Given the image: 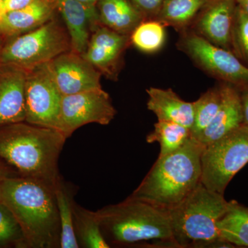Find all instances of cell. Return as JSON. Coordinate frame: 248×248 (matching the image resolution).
Here are the masks:
<instances>
[{
	"label": "cell",
	"mask_w": 248,
	"mask_h": 248,
	"mask_svg": "<svg viewBox=\"0 0 248 248\" xmlns=\"http://www.w3.org/2000/svg\"><path fill=\"white\" fill-rule=\"evenodd\" d=\"M67 138L55 129L26 122L0 127V159L20 177L52 189L62 179L58 162Z\"/></svg>",
	"instance_id": "1"
},
{
	"label": "cell",
	"mask_w": 248,
	"mask_h": 248,
	"mask_svg": "<svg viewBox=\"0 0 248 248\" xmlns=\"http://www.w3.org/2000/svg\"><path fill=\"white\" fill-rule=\"evenodd\" d=\"M0 202L22 228L28 248H61V225L53 189L32 179H0Z\"/></svg>",
	"instance_id": "2"
},
{
	"label": "cell",
	"mask_w": 248,
	"mask_h": 248,
	"mask_svg": "<svg viewBox=\"0 0 248 248\" xmlns=\"http://www.w3.org/2000/svg\"><path fill=\"white\" fill-rule=\"evenodd\" d=\"M203 148L192 137L177 151L159 156L130 197L163 210L172 208L200 184Z\"/></svg>",
	"instance_id": "3"
},
{
	"label": "cell",
	"mask_w": 248,
	"mask_h": 248,
	"mask_svg": "<svg viewBox=\"0 0 248 248\" xmlns=\"http://www.w3.org/2000/svg\"><path fill=\"white\" fill-rule=\"evenodd\" d=\"M96 213L110 246L155 241L159 246L178 248L167 210L129 196L124 202L103 207Z\"/></svg>",
	"instance_id": "4"
},
{
	"label": "cell",
	"mask_w": 248,
	"mask_h": 248,
	"mask_svg": "<svg viewBox=\"0 0 248 248\" xmlns=\"http://www.w3.org/2000/svg\"><path fill=\"white\" fill-rule=\"evenodd\" d=\"M228 205L224 195L200 183L182 202L168 210L178 248H236L220 237L217 228Z\"/></svg>",
	"instance_id": "5"
},
{
	"label": "cell",
	"mask_w": 248,
	"mask_h": 248,
	"mask_svg": "<svg viewBox=\"0 0 248 248\" xmlns=\"http://www.w3.org/2000/svg\"><path fill=\"white\" fill-rule=\"evenodd\" d=\"M71 51L69 36L57 16L42 26L6 40L0 62L30 69Z\"/></svg>",
	"instance_id": "6"
},
{
	"label": "cell",
	"mask_w": 248,
	"mask_h": 248,
	"mask_svg": "<svg viewBox=\"0 0 248 248\" xmlns=\"http://www.w3.org/2000/svg\"><path fill=\"white\" fill-rule=\"evenodd\" d=\"M248 164V127L241 125L204 146L201 183L224 195L233 177Z\"/></svg>",
	"instance_id": "7"
},
{
	"label": "cell",
	"mask_w": 248,
	"mask_h": 248,
	"mask_svg": "<svg viewBox=\"0 0 248 248\" xmlns=\"http://www.w3.org/2000/svg\"><path fill=\"white\" fill-rule=\"evenodd\" d=\"M177 47L200 69L220 82L236 87L248 85V66L232 52L210 43L193 31L180 32Z\"/></svg>",
	"instance_id": "8"
},
{
	"label": "cell",
	"mask_w": 248,
	"mask_h": 248,
	"mask_svg": "<svg viewBox=\"0 0 248 248\" xmlns=\"http://www.w3.org/2000/svg\"><path fill=\"white\" fill-rule=\"evenodd\" d=\"M62 97L48 63L27 70L26 122L59 130Z\"/></svg>",
	"instance_id": "9"
},
{
	"label": "cell",
	"mask_w": 248,
	"mask_h": 248,
	"mask_svg": "<svg viewBox=\"0 0 248 248\" xmlns=\"http://www.w3.org/2000/svg\"><path fill=\"white\" fill-rule=\"evenodd\" d=\"M116 114L110 95L102 88L64 95L62 97L59 130L68 139L86 124L108 125Z\"/></svg>",
	"instance_id": "10"
},
{
	"label": "cell",
	"mask_w": 248,
	"mask_h": 248,
	"mask_svg": "<svg viewBox=\"0 0 248 248\" xmlns=\"http://www.w3.org/2000/svg\"><path fill=\"white\" fill-rule=\"evenodd\" d=\"M48 65L63 96L102 88V73L82 55L71 50L54 58Z\"/></svg>",
	"instance_id": "11"
},
{
	"label": "cell",
	"mask_w": 248,
	"mask_h": 248,
	"mask_svg": "<svg viewBox=\"0 0 248 248\" xmlns=\"http://www.w3.org/2000/svg\"><path fill=\"white\" fill-rule=\"evenodd\" d=\"M131 44L130 35L98 26L91 34L89 46L82 55L108 79H117L125 49Z\"/></svg>",
	"instance_id": "12"
},
{
	"label": "cell",
	"mask_w": 248,
	"mask_h": 248,
	"mask_svg": "<svg viewBox=\"0 0 248 248\" xmlns=\"http://www.w3.org/2000/svg\"><path fill=\"white\" fill-rule=\"evenodd\" d=\"M236 9V0H209L190 29L210 43L232 52Z\"/></svg>",
	"instance_id": "13"
},
{
	"label": "cell",
	"mask_w": 248,
	"mask_h": 248,
	"mask_svg": "<svg viewBox=\"0 0 248 248\" xmlns=\"http://www.w3.org/2000/svg\"><path fill=\"white\" fill-rule=\"evenodd\" d=\"M62 16L69 36L71 50L79 55L86 53L93 31L101 25L97 6L77 0H51Z\"/></svg>",
	"instance_id": "14"
},
{
	"label": "cell",
	"mask_w": 248,
	"mask_h": 248,
	"mask_svg": "<svg viewBox=\"0 0 248 248\" xmlns=\"http://www.w3.org/2000/svg\"><path fill=\"white\" fill-rule=\"evenodd\" d=\"M27 70L0 62V127L25 122Z\"/></svg>",
	"instance_id": "15"
},
{
	"label": "cell",
	"mask_w": 248,
	"mask_h": 248,
	"mask_svg": "<svg viewBox=\"0 0 248 248\" xmlns=\"http://www.w3.org/2000/svg\"><path fill=\"white\" fill-rule=\"evenodd\" d=\"M221 99L216 116L206 129L196 138L204 146L223 138L243 125L241 101L237 88L220 82Z\"/></svg>",
	"instance_id": "16"
},
{
	"label": "cell",
	"mask_w": 248,
	"mask_h": 248,
	"mask_svg": "<svg viewBox=\"0 0 248 248\" xmlns=\"http://www.w3.org/2000/svg\"><path fill=\"white\" fill-rule=\"evenodd\" d=\"M57 15L51 0H35L18 11L4 15L0 19V35L7 40L37 29Z\"/></svg>",
	"instance_id": "17"
},
{
	"label": "cell",
	"mask_w": 248,
	"mask_h": 248,
	"mask_svg": "<svg viewBox=\"0 0 248 248\" xmlns=\"http://www.w3.org/2000/svg\"><path fill=\"white\" fill-rule=\"evenodd\" d=\"M146 92L148 95L147 107L156 116L158 121L175 122L192 128L194 124L193 102L183 100L170 89L151 87Z\"/></svg>",
	"instance_id": "18"
},
{
	"label": "cell",
	"mask_w": 248,
	"mask_h": 248,
	"mask_svg": "<svg viewBox=\"0 0 248 248\" xmlns=\"http://www.w3.org/2000/svg\"><path fill=\"white\" fill-rule=\"evenodd\" d=\"M97 9L102 25L124 35H131L146 19L130 0H99Z\"/></svg>",
	"instance_id": "19"
},
{
	"label": "cell",
	"mask_w": 248,
	"mask_h": 248,
	"mask_svg": "<svg viewBox=\"0 0 248 248\" xmlns=\"http://www.w3.org/2000/svg\"><path fill=\"white\" fill-rule=\"evenodd\" d=\"M209 0H165L155 18L166 27L180 32L189 30Z\"/></svg>",
	"instance_id": "20"
},
{
	"label": "cell",
	"mask_w": 248,
	"mask_h": 248,
	"mask_svg": "<svg viewBox=\"0 0 248 248\" xmlns=\"http://www.w3.org/2000/svg\"><path fill=\"white\" fill-rule=\"evenodd\" d=\"M217 228L222 239L235 247L248 248V207L235 200L228 202L226 213Z\"/></svg>",
	"instance_id": "21"
},
{
	"label": "cell",
	"mask_w": 248,
	"mask_h": 248,
	"mask_svg": "<svg viewBox=\"0 0 248 248\" xmlns=\"http://www.w3.org/2000/svg\"><path fill=\"white\" fill-rule=\"evenodd\" d=\"M74 230L79 248H109L101 230L96 212L83 208L73 202Z\"/></svg>",
	"instance_id": "22"
},
{
	"label": "cell",
	"mask_w": 248,
	"mask_h": 248,
	"mask_svg": "<svg viewBox=\"0 0 248 248\" xmlns=\"http://www.w3.org/2000/svg\"><path fill=\"white\" fill-rule=\"evenodd\" d=\"M61 225V248H79L73 221V190L62 179L54 189Z\"/></svg>",
	"instance_id": "23"
},
{
	"label": "cell",
	"mask_w": 248,
	"mask_h": 248,
	"mask_svg": "<svg viewBox=\"0 0 248 248\" xmlns=\"http://www.w3.org/2000/svg\"><path fill=\"white\" fill-rule=\"evenodd\" d=\"M192 137L191 129L187 127L175 122L158 121L153 131L147 136L146 141L159 143V156H161L177 151Z\"/></svg>",
	"instance_id": "24"
},
{
	"label": "cell",
	"mask_w": 248,
	"mask_h": 248,
	"mask_svg": "<svg viewBox=\"0 0 248 248\" xmlns=\"http://www.w3.org/2000/svg\"><path fill=\"white\" fill-rule=\"evenodd\" d=\"M220 85L214 86L193 102L194 124L191 128L192 136L197 138L211 124L221 104Z\"/></svg>",
	"instance_id": "25"
},
{
	"label": "cell",
	"mask_w": 248,
	"mask_h": 248,
	"mask_svg": "<svg viewBox=\"0 0 248 248\" xmlns=\"http://www.w3.org/2000/svg\"><path fill=\"white\" fill-rule=\"evenodd\" d=\"M166 38V27L155 19H145L130 35L132 45L146 53H155L161 50Z\"/></svg>",
	"instance_id": "26"
},
{
	"label": "cell",
	"mask_w": 248,
	"mask_h": 248,
	"mask_svg": "<svg viewBox=\"0 0 248 248\" xmlns=\"http://www.w3.org/2000/svg\"><path fill=\"white\" fill-rule=\"evenodd\" d=\"M26 247L21 226L14 214L0 202V248Z\"/></svg>",
	"instance_id": "27"
},
{
	"label": "cell",
	"mask_w": 248,
	"mask_h": 248,
	"mask_svg": "<svg viewBox=\"0 0 248 248\" xmlns=\"http://www.w3.org/2000/svg\"><path fill=\"white\" fill-rule=\"evenodd\" d=\"M232 53L248 67V16L238 6L232 34Z\"/></svg>",
	"instance_id": "28"
},
{
	"label": "cell",
	"mask_w": 248,
	"mask_h": 248,
	"mask_svg": "<svg viewBox=\"0 0 248 248\" xmlns=\"http://www.w3.org/2000/svg\"><path fill=\"white\" fill-rule=\"evenodd\" d=\"M146 19H155L165 0H130Z\"/></svg>",
	"instance_id": "29"
},
{
	"label": "cell",
	"mask_w": 248,
	"mask_h": 248,
	"mask_svg": "<svg viewBox=\"0 0 248 248\" xmlns=\"http://www.w3.org/2000/svg\"><path fill=\"white\" fill-rule=\"evenodd\" d=\"M34 1L35 0H3L1 8V17L7 13L24 9Z\"/></svg>",
	"instance_id": "30"
},
{
	"label": "cell",
	"mask_w": 248,
	"mask_h": 248,
	"mask_svg": "<svg viewBox=\"0 0 248 248\" xmlns=\"http://www.w3.org/2000/svg\"><path fill=\"white\" fill-rule=\"evenodd\" d=\"M236 88L239 91L240 101H241L243 124L248 127V85Z\"/></svg>",
	"instance_id": "31"
},
{
	"label": "cell",
	"mask_w": 248,
	"mask_h": 248,
	"mask_svg": "<svg viewBox=\"0 0 248 248\" xmlns=\"http://www.w3.org/2000/svg\"><path fill=\"white\" fill-rule=\"evenodd\" d=\"M12 173L11 168L4 164L3 161H0V179L9 176H14Z\"/></svg>",
	"instance_id": "32"
},
{
	"label": "cell",
	"mask_w": 248,
	"mask_h": 248,
	"mask_svg": "<svg viewBox=\"0 0 248 248\" xmlns=\"http://www.w3.org/2000/svg\"><path fill=\"white\" fill-rule=\"evenodd\" d=\"M236 1L240 9L248 16V0H236Z\"/></svg>",
	"instance_id": "33"
},
{
	"label": "cell",
	"mask_w": 248,
	"mask_h": 248,
	"mask_svg": "<svg viewBox=\"0 0 248 248\" xmlns=\"http://www.w3.org/2000/svg\"><path fill=\"white\" fill-rule=\"evenodd\" d=\"M77 1L84 3V4L91 5V6H97L99 0H77Z\"/></svg>",
	"instance_id": "34"
},
{
	"label": "cell",
	"mask_w": 248,
	"mask_h": 248,
	"mask_svg": "<svg viewBox=\"0 0 248 248\" xmlns=\"http://www.w3.org/2000/svg\"><path fill=\"white\" fill-rule=\"evenodd\" d=\"M5 42H6V40L0 35V54H1V50L4 47Z\"/></svg>",
	"instance_id": "35"
},
{
	"label": "cell",
	"mask_w": 248,
	"mask_h": 248,
	"mask_svg": "<svg viewBox=\"0 0 248 248\" xmlns=\"http://www.w3.org/2000/svg\"><path fill=\"white\" fill-rule=\"evenodd\" d=\"M3 0H0V18H1V4H2Z\"/></svg>",
	"instance_id": "36"
}]
</instances>
